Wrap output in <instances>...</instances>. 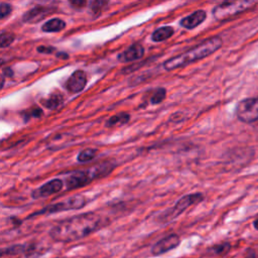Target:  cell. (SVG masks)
Wrapping results in <instances>:
<instances>
[{
    "mask_svg": "<svg viewBox=\"0 0 258 258\" xmlns=\"http://www.w3.org/2000/svg\"><path fill=\"white\" fill-rule=\"evenodd\" d=\"M56 57L61 58L63 60H68L69 59V55L66 54V53H58V54H56Z\"/></svg>",
    "mask_w": 258,
    "mask_h": 258,
    "instance_id": "f546056e",
    "label": "cell"
},
{
    "mask_svg": "<svg viewBox=\"0 0 258 258\" xmlns=\"http://www.w3.org/2000/svg\"><path fill=\"white\" fill-rule=\"evenodd\" d=\"M56 8L47 7V6H34L28 11H26L23 16V22L25 23H38L45 20L46 17L51 13H54Z\"/></svg>",
    "mask_w": 258,
    "mask_h": 258,
    "instance_id": "30bf717a",
    "label": "cell"
},
{
    "mask_svg": "<svg viewBox=\"0 0 258 258\" xmlns=\"http://www.w3.org/2000/svg\"><path fill=\"white\" fill-rule=\"evenodd\" d=\"M64 187V182L60 179H54L46 184H44L41 188L34 190L31 194L33 199H41V198H46L50 195L57 194L63 190Z\"/></svg>",
    "mask_w": 258,
    "mask_h": 258,
    "instance_id": "9c48e42d",
    "label": "cell"
},
{
    "mask_svg": "<svg viewBox=\"0 0 258 258\" xmlns=\"http://www.w3.org/2000/svg\"><path fill=\"white\" fill-rule=\"evenodd\" d=\"M108 4V2H105V1H94V2H91V10L94 12V14L98 15L101 10L104 8L106 5Z\"/></svg>",
    "mask_w": 258,
    "mask_h": 258,
    "instance_id": "484cf974",
    "label": "cell"
},
{
    "mask_svg": "<svg viewBox=\"0 0 258 258\" xmlns=\"http://www.w3.org/2000/svg\"><path fill=\"white\" fill-rule=\"evenodd\" d=\"M25 248H26V244H16V245H12L6 248H3L1 250V256H15V255H21L23 254L25 252Z\"/></svg>",
    "mask_w": 258,
    "mask_h": 258,
    "instance_id": "d6986e66",
    "label": "cell"
},
{
    "mask_svg": "<svg viewBox=\"0 0 258 258\" xmlns=\"http://www.w3.org/2000/svg\"><path fill=\"white\" fill-rule=\"evenodd\" d=\"M144 55V48L141 44H134L127 47L121 54H119L117 59L121 63H129L140 60Z\"/></svg>",
    "mask_w": 258,
    "mask_h": 258,
    "instance_id": "7c38bea8",
    "label": "cell"
},
{
    "mask_svg": "<svg viewBox=\"0 0 258 258\" xmlns=\"http://www.w3.org/2000/svg\"><path fill=\"white\" fill-rule=\"evenodd\" d=\"M108 223V220L95 212L84 213L59 222L50 229L49 236L57 242H73L105 227Z\"/></svg>",
    "mask_w": 258,
    "mask_h": 258,
    "instance_id": "6da1fadb",
    "label": "cell"
},
{
    "mask_svg": "<svg viewBox=\"0 0 258 258\" xmlns=\"http://www.w3.org/2000/svg\"><path fill=\"white\" fill-rule=\"evenodd\" d=\"M230 249H231L230 243L225 242V243L218 244V245H215V246L209 248L208 252L213 254V255H224V254H227Z\"/></svg>",
    "mask_w": 258,
    "mask_h": 258,
    "instance_id": "44dd1931",
    "label": "cell"
},
{
    "mask_svg": "<svg viewBox=\"0 0 258 258\" xmlns=\"http://www.w3.org/2000/svg\"><path fill=\"white\" fill-rule=\"evenodd\" d=\"M255 5L253 1H234V2H224L216 6L213 10V15L217 21L224 22L231 17L241 13Z\"/></svg>",
    "mask_w": 258,
    "mask_h": 258,
    "instance_id": "8992f818",
    "label": "cell"
},
{
    "mask_svg": "<svg viewBox=\"0 0 258 258\" xmlns=\"http://www.w3.org/2000/svg\"><path fill=\"white\" fill-rule=\"evenodd\" d=\"M12 12V6L6 2L0 3V17L1 19H5L10 13Z\"/></svg>",
    "mask_w": 258,
    "mask_h": 258,
    "instance_id": "d4e9b609",
    "label": "cell"
},
{
    "mask_svg": "<svg viewBox=\"0 0 258 258\" xmlns=\"http://www.w3.org/2000/svg\"><path fill=\"white\" fill-rule=\"evenodd\" d=\"M174 28L171 26H163L158 28L157 30H154V32L152 33L151 36V40L156 43H160V42H164L169 38H171L174 36Z\"/></svg>",
    "mask_w": 258,
    "mask_h": 258,
    "instance_id": "9a60e30c",
    "label": "cell"
},
{
    "mask_svg": "<svg viewBox=\"0 0 258 258\" xmlns=\"http://www.w3.org/2000/svg\"><path fill=\"white\" fill-rule=\"evenodd\" d=\"M45 252L46 250H44L43 247L40 246L39 244L29 243L26 244L24 256L25 258H40L42 255H44Z\"/></svg>",
    "mask_w": 258,
    "mask_h": 258,
    "instance_id": "ac0fdd59",
    "label": "cell"
},
{
    "mask_svg": "<svg viewBox=\"0 0 258 258\" xmlns=\"http://www.w3.org/2000/svg\"><path fill=\"white\" fill-rule=\"evenodd\" d=\"M129 120H130V115L128 113H125V112L118 113L114 116H111L107 120L106 127H114V126H118V125H124V124L128 123Z\"/></svg>",
    "mask_w": 258,
    "mask_h": 258,
    "instance_id": "e0dca14e",
    "label": "cell"
},
{
    "mask_svg": "<svg viewBox=\"0 0 258 258\" xmlns=\"http://www.w3.org/2000/svg\"><path fill=\"white\" fill-rule=\"evenodd\" d=\"M86 85H87V75L82 70H77L67 80L66 88L70 93L76 94L83 91Z\"/></svg>",
    "mask_w": 258,
    "mask_h": 258,
    "instance_id": "8fae6325",
    "label": "cell"
},
{
    "mask_svg": "<svg viewBox=\"0 0 258 258\" xmlns=\"http://www.w3.org/2000/svg\"><path fill=\"white\" fill-rule=\"evenodd\" d=\"M115 166L116 165L112 162H105L83 170H76L65 181L67 190H76V188L88 186L94 180L105 178L112 173Z\"/></svg>",
    "mask_w": 258,
    "mask_h": 258,
    "instance_id": "3957f363",
    "label": "cell"
},
{
    "mask_svg": "<svg viewBox=\"0 0 258 258\" xmlns=\"http://www.w3.org/2000/svg\"><path fill=\"white\" fill-rule=\"evenodd\" d=\"M55 49L56 48L53 47H45V46H41L38 47V51L42 54H53Z\"/></svg>",
    "mask_w": 258,
    "mask_h": 258,
    "instance_id": "4316f807",
    "label": "cell"
},
{
    "mask_svg": "<svg viewBox=\"0 0 258 258\" xmlns=\"http://www.w3.org/2000/svg\"><path fill=\"white\" fill-rule=\"evenodd\" d=\"M65 27L66 23L61 19H51L42 26V30L44 32H60Z\"/></svg>",
    "mask_w": 258,
    "mask_h": 258,
    "instance_id": "2e32d148",
    "label": "cell"
},
{
    "mask_svg": "<svg viewBox=\"0 0 258 258\" xmlns=\"http://www.w3.org/2000/svg\"><path fill=\"white\" fill-rule=\"evenodd\" d=\"M203 200H204V195L201 193L184 196L175 204L173 208L167 209L165 212L162 213L159 217V220L162 223H168L170 221H173L174 219L179 217L181 214H183L188 208H190L191 206L197 205L201 203Z\"/></svg>",
    "mask_w": 258,
    "mask_h": 258,
    "instance_id": "5b68a950",
    "label": "cell"
},
{
    "mask_svg": "<svg viewBox=\"0 0 258 258\" xmlns=\"http://www.w3.org/2000/svg\"><path fill=\"white\" fill-rule=\"evenodd\" d=\"M181 244V238L178 234H170L161 239L151 248V254L154 256L163 255L170 250L176 249Z\"/></svg>",
    "mask_w": 258,
    "mask_h": 258,
    "instance_id": "ba28073f",
    "label": "cell"
},
{
    "mask_svg": "<svg viewBox=\"0 0 258 258\" xmlns=\"http://www.w3.org/2000/svg\"><path fill=\"white\" fill-rule=\"evenodd\" d=\"M24 116H25V121H28L30 118H40L43 116V110L39 107H33L30 108L28 111H25Z\"/></svg>",
    "mask_w": 258,
    "mask_h": 258,
    "instance_id": "cb8c5ba5",
    "label": "cell"
},
{
    "mask_svg": "<svg viewBox=\"0 0 258 258\" xmlns=\"http://www.w3.org/2000/svg\"><path fill=\"white\" fill-rule=\"evenodd\" d=\"M223 45L222 39L219 37H214L209 40H206L205 42L199 44L198 46L194 47L192 49L187 50L185 53L171 58L164 63V68L165 71H173L176 69L185 67L195 63L199 60H202L206 57H209L210 55L214 54L216 50H218Z\"/></svg>",
    "mask_w": 258,
    "mask_h": 258,
    "instance_id": "7a4b0ae2",
    "label": "cell"
},
{
    "mask_svg": "<svg viewBox=\"0 0 258 258\" xmlns=\"http://www.w3.org/2000/svg\"><path fill=\"white\" fill-rule=\"evenodd\" d=\"M206 17H207V13H206L205 10L200 9L191 13L188 16H186L184 19H182L180 24L184 28L194 29L195 27L199 26L206 21Z\"/></svg>",
    "mask_w": 258,
    "mask_h": 258,
    "instance_id": "4fadbf2b",
    "label": "cell"
},
{
    "mask_svg": "<svg viewBox=\"0 0 258 258\" xmlns=\"http://www.w3.org/2000/svg\"><path fill=\"white\" fill-rule=\"evenodd\" d=\"M253 226H254V228H255L256 230H258V220H255V221H254Z\"/></svg>",
    "mask_w": 258,
    "mask_h": 258,
    "instance_id": "4dcf8cb0",
    "label": "cell"
},
{
    "mask_svg": "<svg viewBox=\"0 0 258 258\" xmlns=\"http://www.w3.org/2000/svg\"><path fill=\"white\" fill-rule=\"evenodd\" d=\"M2 76H6V77H12L13 76V72L10 68H5L2 70Z\"/></svg>",
    "mask_w": 258,
    "mask_h": 258,
    "instance_id": "f1b7e54d",
    "label": "cell"
},
{
    "mask_svg": "<svg viewBox=\"0 0 258 258\" xmlns=\"http://www.w3.org/2000/svg\"><path fill=\"white\" fill-rule=\"evenodd\" d=\"M86 4H87V2L84 1V0H74V1H70V5L73 6L74 8H83Z\"/></svg>",
    "mask_w": 258,
    "mask_h": 258,
    "instance_id": "83f0119b",
    "label": "cell"
},
{
    "mask_svg": "<svg viewBox=\"0 0 258 258\" xmlns=\"http://www.w3.org/2000/svg\"><path fill=\"white\" fill-rule=\"evenodd\" d=\"M165 96H166V90L164 88H158L156 91L153 92L151 96V99H150L151 104L153 105L160 104V103H162L165 99Z\"/></svg>",
    "mask_w": 258,
    "mask_h": 258,
    "instance_id": "7402d4cb",
    "label": "cell"
},
{
    "mask_svg": "<svg viewBox=\"0 0 258 258\" xmlns=\"http://www.w3.org/2000/svg\"><path fill=\"white\" fill-rule=\"evenodd\" d=\"M98 150L95 148H86L82 150L77 157V161L79 163H87L94 160L97 156Z\"/></svg>",
    "mask_w": 258,
    "mask_h": 258,
    "instance_id": "ffe728a7",
    "label": "cell"
},
{
    "mask_svg": "<svg viewBox=\"0 0 258 258\" xmlns=\"http://www.w3.org/2000/svg\"><path fill=\"white\" fill-rule=\"evenodd\" d=\"M87 205V200L82 195H75L73 197L68 198L64 201H61L59 203L50 204L44 209L33 213L28 216V219L40 216V215H50V214H56L64 211H71V210H79L84 208Z\"/></svg>",
    "mask_w": 258,
    "mask_h": 258,
    "instance_id": "277c9868",
    "label": "cell"
},
{
    "mask_svg": "<svg viewBox=\"0 0 258 258\" xmlns=\"http://www.w3.org/2000/svg\"><path fill=\"white\" fill-rule=\"evenodd\" d=\"M15 36L11 32H6V31H2L1 32V38H0V47L2 48L10 46L13 42H14Z\"/></svg>",
    "mask_w": 258,
    "mask_h": 258,
    "instance_id": "603a6c76",
    "label": "cell"
},
{
    "mask_svg": "<svg viewBox=\"0 0 258 258\" xmlns=\"http://www.w3.org/2000/svg\"><path fill=\"white\" fill-rule=\"evenodd\" d=\"M236 115L243 122H253L258 119V98L245 99L236 107Z\"/></svg>",
    "mask_w": 258,
    "mask_h": 258,
    "instance_id": "52a82bcc",
    "label": "cell"
},
{
    "mask_svg": "<svg viewBox=\"0 0 258 258\" xmlns=\"http://www.w3.org/2000/svg\"><path fill=\"white\" fill-rule=\"evenodd\" d=\"M63 102H64V96L59 91H56L54 93H51L48 96V98L43 100L42 104L47 109L55 110L63 104Z\"/></svg>",
    "mask_w": 258,
    "mask_h": 258,
    "instance_id": "5bb4252c",
    "label": "cell"
}]
</instances>
